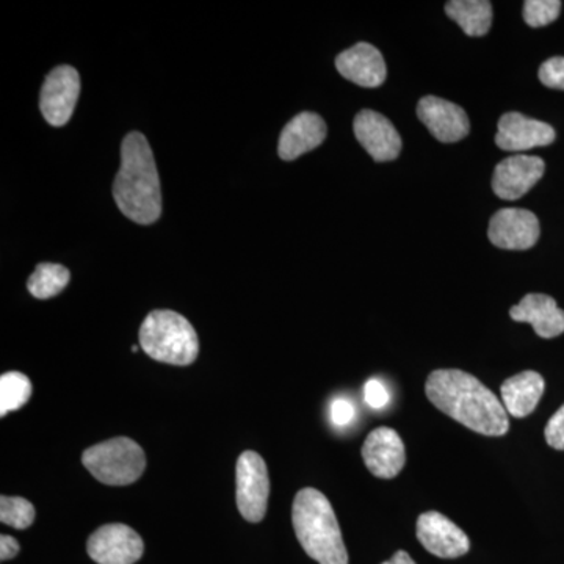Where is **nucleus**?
<instances>
[{
	"instance_id": "f257e3e1",
	"label": "nucleus",
	"mask_w": 564,
	"mask_h": 564,
	"mask_svg": "<svg viewBox=\"0 0 564 564\" xmlns=\"http://www.w3.org/2000/svg\"><path fill=\"white\" fill-rule=\"evenodd\" d=\"M430 402L448 417L485 436H503L510 421L502 400L474 375L456 369L434 370L425 384Z\"/></svg>"
},
{
	"instance_id": "f03ea898",
	"label": "nucleus",
	"mask_w": 564,
	"mask_h": 564,
	"mask_svg": "<svg viewBox=\"0 0 564 564\" xmlns=\"http://www.w3.org/2000/svg\"><path fill=\"white\" fill-rule=\"evenodd\" d=\"M113 198L122 214L139 225H152L161 218L158 166L147 137L140 132H131L122 141L121 169L115 177Z\"/></svg>"
},
{
	"instance_id": "7ed1b4c3",
	"label": "nucleus",
	"mask_w": 564,
	"mask_h": 564,
	"mask_svg": "<svg viewBox=\"0 0 564 564\" xmlns=\"http://www.w3.org/2000/svg\"><path fill=\"white\" fill-rule=\"evenodd\" d=\"M292 524L304 552L315 562L348 564L347 547L333 505L321 491L304 488L296 494Z\"/></svg>"
},
{
	"instance_id": "20e7f679",
	"label": "nucleus",
	"mask_w": 564,
	"mask_h": 564,
	"mask_svg": "<svg viewBox=\"0 0 564 564\" xmlns=\"http://www.w3.org/2000/svg\"><path fill=\"white\" fill-rule=\"evenodd\" d=\"M140 345L155 361L172 366H191L198 358L195 328L174 311H154L148 315L140 328Z\"/></svg>"
},
{
	"instance_id": "39448f33",
	"label": "nucleus",
	"mask_w": 564,
	"mask_h": 564,
	"mask_svg": "<svg viewBox=\"0 0 564 564\" xmlns=\"http://www.w3.org/2000/svg\"><path fill=\"white\" fill-rule=\"evenodd\" d=\"M88 473L109 486L135 484L147 467L143 448L129 437H115L106 443L93 445L82 455Z\"/></svg>"
},
{
	"instance_id": "423d86ee",
	"label": "nucleus",
	"mask_w": 564,
	"mask_h": 564,
	"mask_svg": "<svg viewBox=\"0 0 564 564\" xmlns=\"http://www.w3.org/2000/svg\"><path fill=\"white\" fill-rule=\"evenodd\" d=\"M236 499L240 514L251 524H258L267 513L270 478L267 464L256 452H245L237 459Z\"/></svg>"
},
{
	"instance_id": "0eeeda50",
	"label": "nucleus",
	"mask_w": 564,
	"mask_h": 564,
	"mask_svg": "<svg viewBox=\"0 0 564 564\" xmlns=\"http://www.w3.org/2000/svg\"><path fill=\"white\" fill-rule=\"evenodd\" d=\"M80 93L79 73L73 66L52 69L41 88L40 109L52 126H65L73 117Z\"/></svg>"
},
{
	"instance_id": "6e6552de",
	"label": "nucleus",
	"mask_w": 564,
	"mask_h": 564,
	"mask_svg": "<svg viewBox=\"0 0 564 564\" xmlns=\"http://www.w3.org/2000/svg\"><path fill=\"white\" fill-rule=\"evenodd\" d=\"M87 552L98 564H133L143 555L144 544L131 527L107 524L91 534Z\"/></svg>"
},
{
	"instance_id": "1a4fd4ad",
	"label": "nucleus",
	"mask_w": 564,
	"mask_h": 564,
	"mask_svg": "<svg viewBox=\"0 0 564 564\" xmlns=\"http://www.w3.org/2000/svg\"><path fill=\"white\" fill-rule=\"evenodd\" d=\"M544 172L545 163L536 155L507 158L494 170L492 191L505 202H516L532 191Z\"/></svg>"
},
{
	"instance_id": "9d476101",
	"label": "nucleus",
	"mask_w": 564,
	"mask_h": 564,
	"mask_svg": "<svg viewBox=\"0 0 564 564\" xmlns=\"http://www.w3.org/2000/svg\"><path fill=\"white\" fill-rule=\"evenodd\" d=\"M488 237L502 250H529L540 239V221L530 210L502 209L492 215Z\"/></svg>"
},
{
	"instance_id": "9b49d317",
	"label": "nucleus",
	"mask_w": 564,
	"mask_h": 564,
	"mask_svg": "<svg viewBox=\"0 0 564 564\" xmlns=\"http://www.w3.org/2000/svg\"><path fill=\"white\" fill-rule=\"evenodd\" d=\"M417 540L430 554L440 558H459L470 551L467 534L437 511H426L419 516Z\"/></svg>"
},
{
	"instance_id": "f8f14e48",
	"label": "nucleus",
	"mask_w": 564,
	"mask_h": 564,
	"mask_svg": "<svg viewBox=\"0 0 564 564\" xmlns=\"http://www.w3.org/2000/svg\"><path fill=\"white\" fill-rule=\"evenodd\" d=\"M356 139L369 152L375 162H391L402 151V139L391 121L373 110H362L356 115Z\"/></svg>"
},
{
	"instance_id": "ddd939ff",
	"label": "nucleus",
	"mask_w": 564,
	"mask_h": 564,
	"mask_svg": "<svg viewBox=\"0 0 564 564\" xmlns=\"http://www.w3.org/2000/svg\"><path fill=\"white\" fill-rule=\"evenodd\" d=\"M555 131L547 122L532 120L518 111L505 113L497 128L496 144L508 152H524L554 143Z\"/></svg>"
},
{
	"instance_id": "4468645a",
	"label": "nucleus",
	"mask_w": 564,
	"mask_h": 564,
	"mask_svg": "<svg viewBox=\"0 0 564 564\" xmlns=\"http://www.w3.org/2000/svg\"><path fill=\"white\" fill-rule=\"evenodd\" d=\"M362 459L375 477L384 480L397 477L406 463L402 437L389 426L373 430L362 445Z\"/></svg>"
},
{
	"instance_id": "2eb2a0df",
	"label": "nucleus",
	"mask_w": 564,
	"mask_h": 564,
	"mask_svg": "<svg viewBox=\"0 0 564 564\" xmlns=\"http://www.w3.org/2000/svg\"><path fill=\"white\" fill-rule=\"evenodd\" d=\"M419 120L441 143H455L470 131L469 118L462 107L436 96H425L417 104Z\"/></svg>"
},
{
	"instance_id": "dca6fc26",
	"label": "nucleus",
	"mask_w": 564,
	"mask_h": 564,
	"mask_svg": "<svg viewBox=\"0 0 564 564\" xmlns=\"http://www.w3.org/2000/svg\"><path fill=\"white\" fill-rule=\"evenodd\" d=\"M336 68L340 76L364 88L380 87L388 76L384 57L369 43H358L337 55Z\"/></svg>"
},
{
	"instance_id": "f3484780",
	"label": "nucleus",
	"mask_w": 564,
	"mask_h": 564,
	"mask_svg": "<svg viewBox=\"0 0 564 564\" xmlns=\"http://www.w3.org/2000/svg\"><path fill=\"white\" fill-rule=\"evenodd\" d=\"M514 322L530 323L534 333L543 339H554L564 333V311L552 296L544 293H529L521 303L510 310Z\"/></svg>"
},
{
	"instance_id": "a211bd4d",
	"label": "nucleus",
	"mask_w": 564,
	"mask_h": 564,
	"mask_svg": "<svg viewBox=\"0 0 564 564\" xmlns=\"http://www.w3.org/2000/svg\"><path fill=\"white\" fill-rule=\"evenodd\" d=\"M325 139L326 124L322 117L313 111H303L282 129L278 152L282 161H295L300 155L321 147Z\"/></svg>"
},
{
	"instance_id": "6ab92c4d",
	"label": "nucleus",
	"mask_w": 564,
	"mask_h": 564,
	"mask_svg": "<svg viewBox=\"0 0 564 564\" xmlns=\"http://www.w3.org/2000/svg\"><path fill=\"white\" fill-rule=\"evenodd\" d=\"M544 378L533 370H525L508 378L500 388L502 404L507 413L522 419L533 413L544 393Z\"/></svg>"
},
{
	"instance_id": "aec40b11",
	"label": "nucleus",
	"mask_w": 564,
	"mask_h": 564,
	"mask_svg": "<svg viewBox=\"0 0 564 564\" xmlns=\"http://www.w3.org/2000/svg\"><path fill=\"white\" fill-rule=\"evenodd\" d=\"M445 13L469 36H484L492 24V3L488 0H452Z\"/></svg>"
},
{
	"instance_id": "412c9836",
	"label": "nucleus",
	"mask_w": 564,
	"mask_h": 564,
	"mask_svg": "<svg viewBox=\"0 0 564 564\" xmlns=\"http://www.w3.org/2000/svg\"><path fill=\"white\" fill-rule=\"evenodd\" d=\"M69 270L58 263H40L29 278L28 288L35 299L47 300L58 295L69 284Z\"/></svg>"
},
{
	"instance_id": "4be33fe9",
	"label": "nucleus",
	"mask_w": 564,
	"mask_h": 564,
	"mask_svg": "<svg viewBox=\"0 0 564 564\" xmlns=\"http://www.w3.org/2000/svg\"><path fill=\"white\" fill-rule=\"evenodd\" d=\"M32 383L24 373L7 372L0 377V415L20 410L32 397Z\"/></svg>"
},
{
	"instance_id": "5701e85b",
	"label": "nucleus",
	"mask_w": 564,
	"mask_h": 564,
	"mask_svg": "<svg viewBox=\"0 0 564 564\" xmlns=\"http://www.w3.org/2000/svg\"><path fill=\"white\" fill-rule=\"evenodd\" d=\"M0 521L13 529H29L35 521V508L22 497H0Z\"/></svg>"
},
{
	"instance_id": "b1692460",
	"label": "nucleus",
	"mask_w": 564,
	"mask_h": 564,
	"mask_svg": "<svg viewBox=\"0 0 564 564\" xmlns=\"http://www.w3.org/2000/svg\"><path fill=\"white\" fill-rule=\"evenodd\" d=\"M562 11L560 0H527L524 20L530 28H544L558 18Z\"/></svg>"
},
{
	"instance_id": "393cba45",
	"label": "nucleus",
	"mask_w": 564,
	"mask_h": 564,
	"mask_svg": "<svg viewBox=\"0 0 564 564\" xmlns=\"http://www.w3.org/2000/svg\"><path fill=\"white\" fill-rule=\"evenodd\" d=\"M540 80L545 87L564 90V57H554L544 62L540 68Z\"/></svg>"
},
{
	"instance_id": "a878e982",
	"label": "nucleus",
	"mask_w": 564,
	"mask_h": 564,
	"mask_svg": "<svg viewBox=\"0 0 564 564\" xmlns=\"http://www.w3.org/2000/svg\"><path fill=\"white\" fill-rule=\"evenodd\" d=\"M544 436L547 444L555 451H564V404L547 422Z\"/></svg>"
},
{
	"instance_id": "bb28decb",
	"label": "nucleus",
	"mask_w": 564,
	"mask_h": 564,
	"mask_svg": "<svg viewBox=\"0 0 564 564\" xmlns=\"http://www.w3.org/2000/svg\"><path fill=\"white\" fill-rule=\"evenodd\" d=\"M364 399L373 410H383L389 403L388 388L380 380H369L364 388Z\"/></svg>"
},
{
	"instance_id": "cd10ccee",
	"label": "nucleus",
	"mask_w": 564,
	"mask_h": 564,
	"mask_svg": "<svg viewBox=\"0 0 564 564\" xmlns=\"http://www.w3.org/2000/svg\"><path fill=\"white\" fill-rule=\"evenodd\" d=\"M356 411L350 400L336 399L332 404V421L336 426H347L355 419Z\"/></svg>"
},
{
	"instance_id": "c85d7f7f",
	"label": "nucleus",
	"mask_w": 564,
	"mask_h": 564,
	"mask_svg": "<svg viewBox=\"0 0 564 564\" xmlns=\"http://www.w3.org/2000/svg\"><path fill=\"white\" fill-rule=\"evenodd\" d=\"M20 543L14 538L7 536V534L0 536V560L2 562L14 558V556L20 554Z\"/></svg>"
},
{
	"instance_id": "c756f323",
	"label": "nucleus",
	"mask_w": 564,
	"mask_h": 564,
	"mask_svg": "<svg viewBox=\"0 0 564 564\" xmlns=\"http://www.w3.org/2000/svg\"><path fill=\"white\" fill-rule=\"evenodd\" d=\"M383 564H415V562L411 558L410 554H406L404 551H399L391 560H388V562Z\"/></svg>"
}]
</instances>
